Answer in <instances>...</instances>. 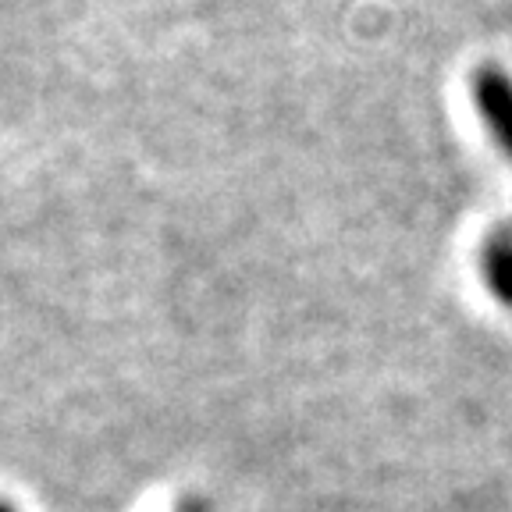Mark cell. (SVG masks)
I'll list each match as a JSON object with an SVG mask.
<instances>
[{
	"mask_svg": "<svg viewBox=\"0 0 512 512\" xmlns=\"http://www.w3.org/2000/svg\"><path fill=\"white\" fill-rule=\"evenodd\" d=\"M470 96L480 125L488 128L495 146L512 157V75L502 64H484L470 79Z\"/></svg>",
	"mask_w": 512,
	"mask_h": 512,
	"instance_id": "1",
	"label": "cell"
},
{
	"mask_svg": "<svg viewBox=\"0 0 512 512\" xmlns=\"http://www.w3.org/2000/svg\"><path fill=\"white\" fill-rule=\"evenodd\" d=\"M480 278L488 285V292L512 310V224L498 228L484 249H480Z\"/></svg>",
	"mask_w": 512,
	"mask_h": 512,
	"instance_id": "2",
	"label": "cell"
},
{
	"mask_svg": "<svg viewBox=\"0 0 512 512\" xmlns=\"http://www.w3.org/2000/svg\"><path fill=\"white\" fill-rule=\"evenodd\" d=\"M0 512H15V509H11V505H8V502H0Z\"/></svg>",
	"mask_w": 512,
	"mask_h": 512,
	"instance_id": "3",
	"label": "cell"
}]
</instances>
